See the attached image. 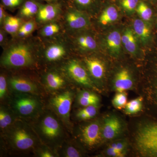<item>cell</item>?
Here are the masks:
<instances>
[{"label": "cell", "mask_w": 157, "mask_h": 157, "mask_svg": "<svg viewBox=\"0 0 157 157\" xmlns=\"http://www.w3.org/2000/svg\"><path fill=\"white\" fill-rule=\"evenodd\" d=\"M36 130L38 137L48 146L56 147L63 144L64 131L59 118L52 113L46 112L40 117Z\"/></svg>", "instance_id": "1"}, {"label": "cell", "mask_w": 157, "mask_h": 157, "mask_svg": "<svg viewBox=\"0 0 157 157\" xmlns=\"http://www.w3.org/2000/svg\"><path fill=\"white\" fill-rule=\"evenodd\" d=\"M7 130V141L14 150L26 152L37 148L38 136L27 124L16 122Z\"/></svg>", "instance_id": "2"}, {"label": "cell", "mask_w": 157, "mask_h": 157, "mask_svg": "<svg viewBox=\"0 0 157 157\" xmlns=\"http://www.w3.org/2000/svg\"><path fill=\"white\" fill-rule=\"evenodd\" d=\"M33 56L28 45L22 43L12 45L2 58V63L8 68L29 67L33 63Z\"/></svg>", "instance_id": "3"}, {"label": "cell", "mask_w": 157, "mask_h": 157, "mask_svg": "<svg viewBox=\"0 0 157 157\" xmlns=\"http://www.w3.org/2000/svg\"><path fill=\"white\" fill-rule=\"evenodd\" d=\"M135 140L141 154L157 157V123L146 124L141 127L137 132Z\"/></svg>", "instance_id": "4"}, {"label": "cell", "mask_w": 157, "mask_h": 157, "mask_svg": "<svg viewBox=\"0 0 157 157\" xmlns=\"http://www.w3.org/2000/svg\"><path fill=\"white\" fill-rule=\"evenodd\" d=\"M11 106L14 113L25 119L35 117L41 109L40 101L31 94H16L11 100Z\"/></svg>", "instance_id": "5"}, {"label": "cell", "mask_w": 157, "mask_h": 157, "mask_svg": "<svg viewBox=\"0 0 157 157\" xmlns=\"http://www.w3.org/2000/svg\"><path fill=\"white\" fill-rule=\"evenodd\" d=\"M73 98V93L66 90L55 96L50 100L51 107L67 125L70 124V113Z\"/></svg>", "instance_id": "6"}, {"label": "cell", "mask_w": 157, "mask_h": 157, "mask_svg": "<svg viewBox=\"0 0 157 157\" xmlns=\"http://www.w3.org/2000/svg\"><path fill=\"white\" fill-rule=\"evenodd\" d=\"M65 70L73 81L86 87H94L87 71L78 61L75 59L70 61L65 67Z\"/></svg>", "instance_id": "7"}, {"label": "cell", "mask_w": 157, "mask_h": 157, "mask_svg": "<svg viewBox=\"0 0 157 157\" xmlns=\"http://www.w3.org/2000/svg\"><path fill=\"white\" fill-rule=\"evenodd\" d=\"M150 56L148 78L153 99L157 105V35L149 46Z\"/></svg>", "instance_id": "8"}, {"label": "cell", "mask_w": 157, "mask_h": 157, "mask_svg": "<svg viewBox=\"0 0 157 157\" xmlns=\"http://www.w3.org/2000/svg\"><path fill=\"white\" fill-rule=\"evenodd\" d=\"M80 139L86 146L93 147L100 142L102 137V128L99 122L90 123L81 128Z\"/></svg>", "instance_id": "9"}, {"label": "cell", "mask_w": 157, "mask_h": 157, "mask_svg": "<svg viewBox=\"0 0 157 157\" xmlns=\"http://www.w3.org/2000/svg\"><path fill=\"white\" fill-rule=\"evenodd\" d=\"M153 26L139 17L133 20L132 29L138 41L144 46H149L153 41L155 36L153 33Z\"/></svg>", "instance_id": "10"}, {"label": "cell", "mask_w": 157, "mask_h": 157, "mask_svg": "<svg viewBox=\"0 0 157 157\" xmlns=\"http://www.w3.org/2000/svg\"><path fill=\"white\" fill-rule=\"evenodd\" d=\"M98 22L102 27L111 25L118 20L121 10L115 3L110 0H105Z\"/></svg>", "instance_id": "11"}, {"label": "cell", "mask_w": 157, "mask_h": 157, "mask_svg": "<svg viewBox=\"0 0 157 157\" xmlns=\"http://www.w3.org/2000/svg\"><path fill=\"white\" fill-rule=\"evenodd\" d=\"M66 21L68 27L73 30H83L90 26L86 13L76 9H70L67 12Z\"/></svg>", "instance_id": "12"}, {"label": "cell", "mask_w": 157, "mask_h": 157, "mask_svg": "<svg viewBox=\"0 0 157 157\" xmlns=\"http://www.w3.org/2000/svg\"><path fill=\"white\" fill-rule=\"evenodd\" d=\"M103 44L109 55L115 58L120 56L123 46L120 31L117 29L109 31L104 37Z\"/></svg>", "instance_id": "13"}, {"label": "cell", "mask_w": 157, "mask_h": 157, "mask_svg": "<svg viewBox=\"0 0 157 157\" xmlns=\"http://www.w3.org/2000/svg\"><path fill=\"white\" fill-rule=\"evenodd\" d=\"M9 85L16 92L33 94L38 92L36 85L27 78L20 76H13L9 79Z\"/></svg>", "instance_id": "14"}, {"label": "cell", "mask_w": 157, "mask_h": 157, "mask_svg": "<svg viewBox=\"0 0 157 157\" xmlns=\"http://www.w3.org/2000/svg\"><path fill=\"white\" fill-rule=\"evenodd\" d=\"M120 120L115 116H111L105 119L102 128V137L106 140H110L117 136L121 129Z\"/></svg>", "instance_id": "15"}, {"label": "cell", "mask_w": 157, "mask_h": 157, "mask_svg": "<svg viewBox=\"0 0 157 157\" xmlns=\"http://www.w3.org/2000/svg\"><path fill=\"white\" fill-rule=\"evenodd\" d=\"M133 86V78L128 69L123 68L116 73L114 80V87L117 92H125L131 89Z\"/></svg>", "instance_id": "16"}, {"label": "cell", "mask_w": 157, "mask_h": 157, "mask_svg": "<svg viewBox=\"0 0 157 157\" xmlns=\"http://www.w3.org/2000/svg\"><path fill=\"white\" fill-rule=\"evenodd\" d=\"M139 18L154 26L155 6L146 0H140L136 9Z\"/></svg>", "instance_id": "17"}, {"label": "cell", "mask_w": 157, "mask_h": 157, "mask_svg": "<svg viewBox=\"0 0 157 157\" xmlns=\"http://www.w3.org/2000/svg\"><path fill=\"white\" fill-rule=\"evenodd\" d=\"M121 41L123 46L129 53L134 56L137 55L138 41L133 29L128 27L124 30L121 34Z\"/></svg>", "instance_id": "18"}, {"label": "cell", "mask_w": 157, "mask_h": 157, "mask_svg": "<svg viewBox=\"0 0 157 157\" xmlns=\"http://www.w3.org/2000/svg\"><path fill=\"white\" fill-rule=\"evenodd\" d=\"M59 11V6L56 3H49L47 5L39 6L37 14V18L40 22L51 21L57 16Z\"/></svg>", "instance_id": "19"}, {"label": "cell", "mask_w": 157, "mask_h": 157, "mask_svg": "<svg viewBox=\"0 0 157 157\" xmlns=\"http://www.w3.org/2000/svg\"><path fill=\"white\" fill-rule=\"evenodd\" d=\"M84 61L93 78L100 80L104 77L105 73V65L100 59L95 57H88L85 59Z\"/></svg>", "instance_id": "20"}, {"label": "cell", "mask_w": 157, "mask_h": 157, "mask_svg": "<svg viewBox=\"0 0 157 157\" xmlns=\"http://www.w3.org/2000/svg\"><path fill=\"white\" fill-rule=\"evenodd\" d=\"M105 0H72L75 9L85 13L95 12L102 9Z\"/></svg>", "instance_id": "21"}, {"label": "cell", "mask_w": 157, "mask_h": 157, "mask_svg": "<svg viewBox=\"0 0 157 157\" xmlns=\"http://www.w3.org/2000/svg\"><path fill=\"white\" fill-rule=\"evenodd\" d=\"M75 43L79 49L84 52H93L98 48L95 39L90 34H79L76 37Z\"/></svg>", "instance_id": "22"}, {"label": "cell", "mask_w": 157, "mask_h": 157, "mask_svg": "<svg viewBox=\"0 0 157 157\" xmlns=\"http://www.w3.org/2000/svg\"><path fill=\"white\" fill-rule=\"evenodd\" d=\"M46 86L50 90L56 91L65 86L66 82L60 75L55 72H50L46 74L45 78Z\"/></svg>", "instance_id": "23"}, {"label": "cell", "mask_w": 157, "mask_h": 157, "mask_svg": "<svg viewBox=\"0 0 157 157\" xmlns=\"http://www.w3.org/2000/svg\"><path fill=\"white\" fill-rule=\"evenodd\" d=\"M66 54V50L63 45L59 44L50 45L45 50V59L49 62H55L61 59Z\"/></svg>", "instance_id": "24"}, {"label": "cell", "mask_w": 157, "mask_h": 157, "mask_svg": "<svg viewBox=\"0 0 157 157\" xmlns=\"http://www.w3.org/2000/svg\"><path fill=\"white\" fill-rule=\"evenodd\" d=\"M140 0H116L114 2L121 11L128 15L136 13V9Z\"/></svg>", "instance_id": "25"}, {"label": "cell", "mask_w": 157, "mask_h": 157, "mask_svg": "<svg viewBox=\"0 0 157 157\" xmlns=\"http://www.w3.org/2000/svg\"><path fill=\"white\" fill-rule=\"evenodd\" d=\"M39 8V5L36 2L28 1L23 5L20 13L22 17H32L35 14H37Z\"/></svg>", "instance_id": "26"}, {"label": "cell", "mask_w": 157, "mask_h": 157, "mask_svg": "<svg viewBox=\"0 0 157 157\" xmlns=\"http://www.w3.org/2000/svg\"><path fill=\"white\" fill-rule=\"evenodd\" d=\"M3 24L4 29L7 33L14 35L17 33L20 28L21 20L18 17L7 16Z\"/></svg>", "instance_id": "27"}, {"label": "cell", "mask_w": 157, "mask_h": 157, "mask_svg": "<svg viewBox=\"0 0 157 157\" xmlns=\"http://www.w3.org/2000/svg\"><path fill=\"white\" fill-rule=\"evenodd\" d=\"M59 153L62 156L78 157L81 156L80 151L72 144L68 142L62 144Z\"/></svg>", "instance_id": "28"}, {"label": "cell", "mask_w": 157, "mask_h": 157, "mask_svg": "<svg viewBox=\"0 0 157 157\" xmlns=\"http://www.w3.org/2000/svg\"><path fill=\"white\" fill-rule=\"evenodd\" d=\"M143 98L139 97L127 103L125 112L127 114H134L140 112L142 109Z\"/></svg>", "instance_id": "29"}, {"label": "cell", "mask_w": 157, "mask_h": 157, "mask_svg": "<svg viewBox=\"0 0 157 157\" xmlns=\"http://www.w3.org/2000/svg\"><path fill=\"white\" fill-rule=\"evenodd\" d=\"M12 116L5 108L1 107L0 109V127L2 130H6L13 124Z\"/></svg>", "instance_id": "30"}, {"label": "cell", "mask_w": 157, "mask_h": 157, "mask_svg": "<svg viewBox=\"0 0 157 157\" xmlns=\"http://www.w3.org/2000/svg\"><path fill=\"white\" fill-rule=\"evenodd\" d=\"M127 95L125 92H117L112 100L113 106L117 109L124 108L127 104Z\"/></svg>", "instance_id": "31"}, {"label": "cell", "mask_w": 157, "mask_h": 157, "mask_svg": "<svg viewBox=\"0 0 157 157\" xmlns=\"http://www.w3.org/2000/svg\"><path fill=\"white\" fill-rule=\"evenodd\" d=\"M60 30L58 25L50 23L44 26L41 30V34L43 36L48 37L56 35Z\"/></svg>", "instance_id": "32"}, {"label": "cell", "mask_w": 157, "mask_h": 157, "mask_svg": "<svg viewBox=\"0 0 157 157\" xmlns=\"http://www.w3.org/2000/svg\"><path fill=\"white\" fill-rule=\"evenodd\" d=\"M35 28V23L33 21H28L20 27L17 33L20 37H25L28 36L33 31Z\"/></svg>", "instance_id": "33"}, {"label": "cell", "mask_w": 157, "mask_h": 157, "mask_svg": "<svg viewBox=\"0 0 157 157\" xmlns=\"http://www.w3.org/2000/svg\"><path fill=\"white\" fill-rule=\"evenodd\" d=\"M99 102L96 100L83 98L79 95L77 97V102L78 104L82 107H86L90 105H97Z\"/></svg>", "instance_id": "34"}, {"label": "cell", "mask_w": 157, "mask_h": 157, "mask_svg": "<svg viewBox=\"0 0 157 157\" xmlns=\"http://www.w3.org/2000/svg\"><path fill=\"white\" fill-rule=\"evenodd\" d=\"M7 82L3 75L0 76V98L1 100L5 98L7 94Z\"/></svg>", "instance_id": "35"}, {"label": "cell", "mask_w": 157, "mask_h": 157, "mask_svg": "<svg viewBox=\"0 0 157 157\" xmlns=\"http://www.w3.org/2000/svg\"><path fill=\"white\" fill-rule=\"evenodd\" d=\"M88 116L89 119L95 116L98 112L97 105H90L82 109Z\"/></svg>", "instance_id": "36"}, {"label": "cell", "mask_w": 157, "mask_h": 157, "mask_svg": "<svg viewBox=\"0 0 157 157\" xmlns=\"http://www.w3.org/2000/svg\"><path fill=\"white\" fill-rule=\"evenodd\" d=\"M23 1L24 0H2L4 6L11 8L18 7L22 4Z\"/></svg>", "instance_id": "37"}, {"label": "cell", "mask_w": 157, "mask_h": 157, "mask_svg": "<svg viewBox=\"0 0 157 157\" xmlns=\"http://www.w3.org/2000/svg\"><path fill=\"white\" fill-rule=\"evenodd\" d=\"M78 95L81 96L88 99H93V100H96V101H99L100 99L99 97L97 95L88 91L83 90L82 91L78 94Z\"/></svg>", "instance_id": "38"}, {"label": "cell", "mask_w": 157, "mask_h": 157, "mask_svg": "<svg viewBox=\"0 0 157 157\" xmlns=\"http://www.w3.org/2000/svg\"><path fill=\"white\" fill-rule=\"evenodd\" d=\"M39 155L41 157H55V155L48 148H42L39 150Z\"/></svg>", "instance_id": "39"}, {"label": "cell", "mask_w": 157, "mask_h": 157, "mask_svg": "<svg viewBox=\"0 0 157 157\" xmlns=\"http://www.w3.org/2000/svg\"><path fill=\"white\" fill-rule=\"evenodd\" d=\"M107 153L110 156L121 157L124 156L123 152L119 151L115 149L109 147L107 150Z\"/></svg>", "instance_id": "40"}, {"label": "cell", "mask_w": 157, "mask_h": 157, "mask_svg": "<svg viewBox=\"0 0 157 157\" xmlns=\"http://www.w3.org/2000/svg\"><path fill=\"white\" fill-rule=\"evenodd\" d=\"M110 147L112 148L117 150L119 151L123 152L125 147V145L124 143H123V142H117V143L112 144L110 145Z\"/></svg>", "instance_id": "41"}, {"label": "cell", "mask_w": 157, "mask_h": 157, "mask_svg": "<svg viewBox=\"0 0 157 157\" xmlns=\"http://www.w3.org/2000/svg\"><path fill=\"white\" fill-rule=\"evenodd\" d=\"M76 117L79 119L82 120H86L89 119V118L87 114L82 109L77 113Z\"/></svg>", "instance_id": "42"}, {"label": "cell", "mask_w": 157, "mask_h": 157, "mask_svg": "<svg viewBox=\"0 0 157 157\" xmlns=\"http://www.w3.org/2000/svg\"><path fill=\"white\" fill-rule=\"evenodd\" d=\"M6 13H5V11L3 9V7L2 6H1L0 7V22H1V24H2L4 23V21L6 19Z\"/></svg>", "instance_id": "43"}, {"label": "cell", "mask_w": 157, "mask_h": 157, "mask_svg": "<svg viewBox=\"0 0 157 157\" xmlns=\"http://www.w3.org/2000/svg\"><path fill=\"white\" fill-rule=\"evenodd\" d=\"M155 13L154 26L157 29V5L155 6Z\"/></svg>", "instance_id": "44"}, {"label": "cell", "mask_w": 157, "mask_h": 157, "mask_svg": "<svg viewBox=\"0 0 157 157\" xmlns=\"http://www.w3.org/2000/svg\"><path fill=\"white\" fill-rule=\"evenodd\" d=\"M4 40V35L2 32H1L0 34V42L1 43H2Z\"/></svg>", "instance_id": "45"}, {"label": "cell", "mask_w": 157, "mask_h": 157, "mask_svg": "<svg viewBox=\"0 0 157 157\" xmlns=\"http://www.w3.org/2000/svg\"><path fill=\"white\" fill-rule=\"evenodd\" d=\"M150 3H151L153 5L156 6L157 5V0H146Z\"/></svg>", "instance_id": "46"}, {"label": "cell", "mask_w": 157, "mask_h": 157, "mask_svg": "<svg viewBox=\"0 0 157 157\" xmlns=\"http://www.w3.org/2000/svg\"><path fill=\"white\" fill-rule=\"evenodd\" d=\"M49 3H56L58 0H44Z\"/></svg>", "instance_id": "47"}, {"label": "cell", "mask_w": 157, "mask_h": 157, "mask_svg": "<svg viewBox=\"0 0 157 157\" xmlns=\"http://www.w3.org/2000/svg\"><path fill=\"white\" fill-rule=\"evenodd\" d=\"M110 1H112V2H114L116 0H110Z\"/></svg>", "instance_id": "48"}]
</instances>
